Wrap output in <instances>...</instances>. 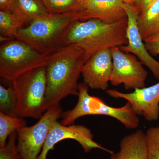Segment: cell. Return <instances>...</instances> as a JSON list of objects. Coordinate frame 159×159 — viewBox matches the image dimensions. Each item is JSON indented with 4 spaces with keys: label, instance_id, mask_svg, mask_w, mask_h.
I'll return each instance as SVG.
<instances>
[{
    "label": "cell",
    "instance_id": "1",
    "mask_svg": "<svg viewBox=\"0 0 159 159\" xmlns=\"http://www.w3.org/2000/svg\"><path fill=\"white\" fill-rule=\"evenodd\" d=\"M87 61L85 52L76 44L63 46L52 54L47 70V90L44 109L59 105L62 99L77 96L78 82Z\"/></svg>",
    "mask_w": 159,
    "mask_h": 159
},
{
    "label": "cell",
    "instance_id": "2",
    "mask_svg": "<svg viewBox=\"0 0 159 159\" xmlns=\"http://www.w3.org/2000/svg\"><path fill=\"white\" fill-rule=\"evenodd\" d=\"M127 17L113 23L97 19L76 21L70 27L63 46L78 45L88 60L101 50L127 44Z\"/></svg>",
    "mask_w": 159,
    "mask_h": 159
},
{
    "label": "cell",
    "instance_id": "3",
    "mask_svg": "<svg viewBox=\"0 0 159 159\" xmlns=\"http://www.w3.org/2000/svg\"><path fill=\"white\" fill-rule=\"evenodd\" d=\"M78 19L75 11L49 13L20 29L16 39L25 42L40 53L51 54L63 47L70 27Z\"/></svg>",
    "mask_w": 159,
    "mask_h": 159
},
{
    "label": "cell",
    "instance_id": "4",
    "mask_svg": "<svg viewBox=\"0 0 159 159\" xmlns=\"http://www.w3.org/2000/svg\"><path fill=\"white\" fill-rule=\"evenodd\" d=\"M89 86L84 82L78 84L77 104L70 110L63 112L61 123L64 125L74 124L80 117L89 115H103L116 119L127 129L137 128L140 121L131 105L127 102L120 107L110 106L99 97L89 94Z\"/></svg>",
    "mask_w": 159,
    "mask_h": 159
},
{
    "label": "cell",
    "instance_id": "5",
    "mask_svg": "<svg viewBox=\"0 0 159 159\" xmlns=\"http://www.w3.org/2000/svg\"><path fill=\"white\" fill-rule=\"evenodd\" d=\"M11 82L17 97V116L40 119L45 112L46 66L25 72Z\"/></svg>",
    "mask_w": 159,
    "mask_h": 159
},
{
    "label": "cell",
    "instance_id": "6",
    "mask_svg": "<svg viewBox=\"0 0 159 159\" xmlns=\"http://www.w3.org/2000/svg\"><path fill=\"white\" fill-rule=\"evenodd\" d=\"M52 54L40 53L20 40L5 42L0 47V76L11 82L25 72L47 66Z\"/></svg>",
    "mask_w": 159,
    "mask_h": 159
},
{
    "label": "cell",
    "instance_id": "7",
    "mask_svg": "<svg viewBox=\"0 0 159 159\" xmlns=\"http://www.w3.org/2000/svg\"><path fill=\"white\" fill-rule=\"evenodd\" d=\"M62 112L60 105L52 107L45 112L34 125L17 130V148L23 159H37L51 126L61 118Z\"/></svg>",
    "mask_w": 159,
    "mask_h": 159
},
{
    "label": "cell",
    "instance_id": "8",
    "mask_svg": "<svg viewBox=\"0 0 159 159\" xmlns=\"http://www.w3.org/2000/svg\"><path fill=\"white\" fill-rule=\"evenodd\" d=\"M113 70L110 83L114 86L123 84L125 89L145 87L148 73L138 57L123 52L119 47L111 48Z\"/></svg>",
    "mask_w": 159,
    "mask_h": 159
},
{
    "label": "cell",
    "instance_id": "9",
    "mask_svg": "<svg viewBox=\"0 0 159 159\" xmlns=\"http://www.w3.org/2000/svg\"><path fill=\"white\" fill-rule=\"evenodd\" d=\"M93 138L91 129L84 125L74 124L64 125L57 120L51 126L42 150L37 159H47L48 153L54 149V145L65 139H73L77 141L86 153H89L95 148L102 149L111 154L113 152L95 142Z\"/></svg>",
    "mask_w": 159,
    "mask_h": 159
},
{
    "label": "cell",
    "instance_id": "10",
    "mask_svg": "<svg viewBox=\"0 0 159 159\" xmlns=\"http://www.w3.org/2000/svg\"><path fill=\"white\" fill-rule=\"evenodd\" d=\"M124 9L128 19V43L119 48L123 52L136 56L142 64L147 66L155 78L159 80V61L152 56L145 47L138 27L137 20L139 12L134 6L126 3H125Z\"/></svg>",
    "mask_w": 159,
    "mask_h": 159
},
{
    "label": "cell",
    "instance_id": "11",
    "mask_svg": "<svg viewBox=\"0 0 159 159\" xmlns=\"http://www.w3.org/2000/svg\"><path fill=\"white\" fill-rule=\"evenodd\" d=\"M111 97L127 100L138 116H143L147 121H157L159 117V82L148 87L136 89L125 93L115 89H107Z\"/></svg>",
    "mask_w": 159,
    "mask_h": 159
},
{
    "label": "cell",
    "instance_id": "12",
    "mask_svg": "<svg viewBox=\"0 0 159 159\" xmlns=\"http://www.w3.org/2000/svg\"><path fill=\"white\" fill-rule=\"evenodd\" d=\"M112 70L111 49L101 50L91 56L83 67L84 82L92 89L107 90Z\"/></svg>",
    "mask_w": 159,
    "mask_h": 159
},
{
    "label": "cell",
    "instance_id": "13",
    "mask_svg": "<svg viewBox=\"0 0 159 159\" xmlns=\"http://www.w3.org/2000/svg\"><path fill=\"white\" fill-rule=\"evenodd\" d=\"M122 0H79L76 12L78 20L97 19L113 23L127 17Z\"/></svg>",
    "mask_w": 159,
    "mask_h": 159
},
{
    "label": "cell",
    "instance_id": "14",
    "mask_svg": "<svg viewBox=\"0 0 159 159\" xmlns=\"http://www.w3.org/2000/svg\"><path fill=\"white\" fill-rule=\"evenodd\" d=\"M119 147V151L111 153L109 159H148L145 133L141 129L123 137Z\"/></svg>",
    "mask_w": 159,
    "mask_h": 159
},
{
    "label": "cell",
    "instance_id": "15",
    "mask_svg": "<svg viewBox=\"0 0 159 159\" xmlns=\"http://www.w3.org/2000/svg\"><path fill=\"white\" fill-rule=\"evenodd\" d=\"M138 27L143 39L159 33V0H155L146 10L139 13Z\"/></svg>",
    "mask_w": 159,
    "mask_h": 159
},
{
    "label": "cell",
    "instance_id": "16",
    "mask_svg": "<svg viewBox=\"0 0 159 159\" xmlns=\"http://www.w3.org/2000/svg\"><path fill=\"white\" fill-rule=\"evenodd\" d=\"M12 13L25 24L49 14L41 0H14Z\"/></svg>",
    "mask_w": 159,
    "mask_h": 159
},
{
    "label": "cell",
    "instance_id": "17",
    "mask_svg": "<svg viewBox=\"0 0 159 159\" xmlns=\"http://www.w3.org/2000/svg\"><path fill=\"white\" fill-rule=\"evenodd\" d=\"M25 25L13 13L0 11V40L6 42L16 39L18 31Z\"/></svg>",
    "mask_w": 159,
    "mask_h": 159
},
{
    "label": "cell",
    "instance_id": "18",
    "mask_svg": "<svg viewBox=\"0 0 159 159\" xmlns=\"http://www.w3.org/2000/svg\"><path fill=\"white\" fill-rule=\"evenodd\" d=\"M27 125L24 118L10 116L0 112V148L6 146L7 139L12 133Z\"/></svg>",
    "mask_w": 159,
    "mask_h": 159
},
{
    "label": "cell",
    "instance_id": "19",
    "mask_svg": "<svg viewBox=\"0 0 159 159\" xmlns=\"http://www.w3.org/2000/svg\"><path fill=\"white\" fill-rule=\"evenodd\" d=\"M17 99L12 85H0V112L11 117L17 116Z\"/></svg>",
    "mask_w": 159,
    "mask_h": 159
},
{
    "label": "cell",
    "instance_id": "20",
    "mask_svg": "<svg viewBox=\"0 0 159 159\" xmlns=\"http://www.w3.org/2000/svg\"><path fill=\"white\" fill-rule=\"evenodd\" d=\"M50 14H62L75 11L79 0H41Z\"/></svg>",
    "mask_w": 159,
    "mask_h": 159
},
{
    "label": "cell",
    "instance_id": "21",
    "mask_svg": "<svg viewBox=\"0 0 159 159\" xmlns=\"http://www.w3.org/2000/svg\"><path fill=\"white\" fill-rule=\"evenodd\" d=\"M145 137L148 159H159V126L148 129Z\"/></svg>",
    "mask_w": 159,
    "mask_h": 159
},
{
    "label": "cell",
    "instance_id": "22",
    "mask_svg": "<svg viewBox=\"0 0 159 159\" xmlns=\"http://www.w3.org/2000/svg\"><path fill=\"white\" fill-rule=\"evenodd\" d=\"M17 138L16 132L9 136L6 146L0 148V159H23L17 149Z\"/></svg>",
    "mask_w": 159,
    "mask_h": 159
},
{
    "label": "cell",
    "instance_id": "23",
    "mask_svg": "<svg viewBox=\"0 0 159 159\" xmlns=\"http://www.w3.org/2000/svg\"><path fill=\"white\" fill-rule=\"evenodd\" d=\"M146 49L151 55H159V33L144 40Z\"/></svg>",
    "mask_w": 159,
    "mask_h": 159
},
{
    "label": "cell",
    "instance_id": "24",
    "mask_svg": "<svg viewBox=\"0 0 159 159\" xmlns=\"http://www.w3.org/2000/svg\"><path fill=\"white\" fill-rule=\"evenodd\" d=\"M155 0H135L134 6L139 13L146 10Z\"/></svg>",
    "mask_w": 159,
    "mask_h": 159
},
{
    "label": "cell",
    "instance_id": "25",
    "mask_svg": "<svg viewBox=\"0 0 159 159\" xmlns=\"http://www.w3.org/2000/svg\"><path fill=\"white\" fill-rule=\"evenodd\" d=\"M14 0H0L1 11L12 13Z\"/></svg>",
    "mask_w": 159,
    "mask_h": 159
},
{
    "label": "cell",
    "instance_id": "26",
    "mask_svg": "<svg viewBox=\"0 0 159 159\" xmlns=\"http://www.w3.org/2000/svg\"><path fill=\"white\" fill-rule=\"evenodd\" d=\"M124 3L129 4V5H134L135 0H122Z\"/></svg>",
    "mask_w": 159,
    "mask_h": 159
},
{
    "label": "cell",
    "instance_id": "27",
    "mask_svg": "<svg viewBox=\"0 0 159 159\" xmlns=\"http://www.w3.org/2000/svg\"></svg>",
    "mask_w": 159,
    "mask_h": 159
}]
</instances>
